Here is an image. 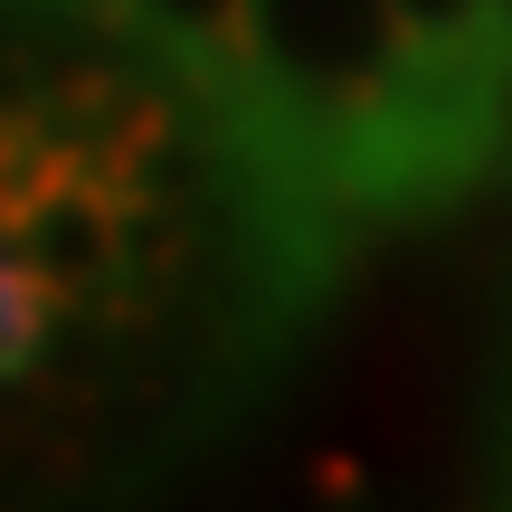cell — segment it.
Returning a JSON list of instances; mask_svg holds the SVG:
<instances>
[{
	"label": "cell",
	"instance_id": "cell-1",
	"mask_svg": "<svg viewBox=\"0 0 512 512\" xmlns=\"http://www.w3.org/2000/svg\"><path fill=\"white\" fill-rule=\"evenodd\" d=\"M114 19H124L133 38H143V57L171 76V86H219L228 67H238V29H247V0H105Z\"/></svg>",
	"mask_w": 512,
	"mask_h": 512
},
{
	"label": "cell",
	"instance_id": "cell-2",
	"mask_svg": "<svg viewBox=\"0 0 512 512\" xmlns=\"http://www.w3.org/2000/svg\"><path fill=\"white\" fill-rule=\"evenodd\" d=\"M399 19L446 67H512V0H399Z\"/></svg>",
	"mask_w": 512,
	"mask_h": 512
},
{
	"label": "cell",
	"instance_id": "cell-3",
	"mask_svg": "<svg viewBox=\"0 0 512 512\" xmlns=\"http://www.w3.org/2000/svg\"><path fill=\"white\" fill-rule=\"evenodd\" d=\"M48 313H67V304H57V294L10 256V238H0V380H10L38 342H48Z\"/></svg>",
	"mask_w": 512,
	"mask_h": 512
}]
</instances>
